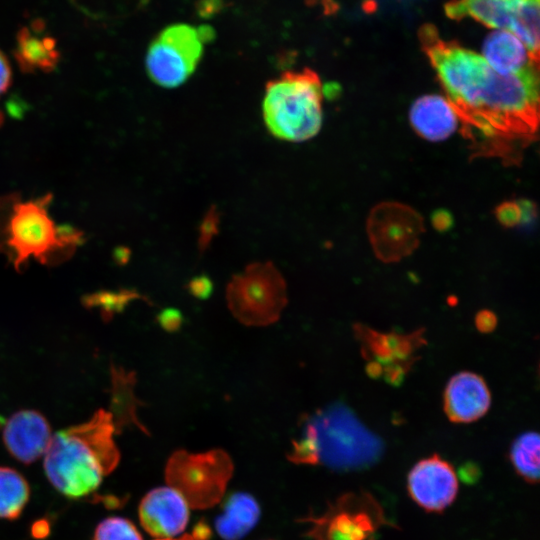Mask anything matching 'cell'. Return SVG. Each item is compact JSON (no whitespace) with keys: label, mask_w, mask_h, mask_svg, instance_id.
<instances>
[{"label":"cell","mask_w":540,"mask_h":540,"mask_svg":"<svg viewBox=\"0 0 540 540\" xmlns=\"http://www.w3.org/2000/svg\"><path fill=\"white\" fill-rule=\"evenodd\" d=\"M419 38L475 153L516 162L537 133L538 70L500 74L482 55L443 40L430 24Z\"/></svg>","instance_id":"obj_1"},{"label":"cell","mask_w":540,"mask_h":540,"mask_svg":"<svg viewBox=\"0 0 540 540\" xmlns=\"http://www.w3.org/2000/svg\"><path fill=\"white\" fill-rule=\"evenodd\" d=\"M112 414L100 409L89 420L52 435L44 471L52 486L70 499L95 492L120 461Z\"/></svg>","instance_id":"obj_2"},{"label":"cell","mask_w":540,"mask_h":540,"mask_svg":"<svg viewBox=\"0 0 540 540\" xmlns=\"http://www.w3.org/2000/svg\"><path fill=\"white\" fill-rule=\"evenodd\" d=\"M50 202L51 195L33 200L0 196V254L19 272L31 259L58 265L83 242L82 232L55 224L48 212Z\"/></svg>","instance_id":"obj_3"},{"label":"cell","mask_w":540,"mask_h":540,"mask_svg":"<svg viewBox=\"0 0 540 540\" xmlns=\"http://www.w3.org/2000/svg\"><path fill=\"white\" fill-rule=\"evenodd\" d=\"M383 451L381 439L345 405L336 404L307 419L287 458L296 464L323 465L338 471L369 467Z\"/></svg>","instance_id":"obj_4"},{"label":"cell","mask_w":540,"mask_h":540,"mask_svg":"<svg viewBox=\"0 0 540 540\" xmlns=\"http://www.w3.org/2000/svg\"><path fill=\"white\" fill-rule=\"evenodd\" d=\"M323 89L311 69L286 71L265 87L262 115L276 138L302 142L313 138L322 125Z\"/></svg>","instance_id":"obj_5"},{"label":"cell","mask_w":540,"mask_h":540,"mask_svg":"<svg viewBox=\"0 0 540 540\" xmlns=\"http://www.w3.org/2000/svg\"><path fill=\"white\" fill-rule=\"evenodd\" d=\"M228 308L246 326H267L280 318L288 299L286 283L270 261L249 264L226 288Z\"/></svg>","instance_id":"obj_6"},{"label":"cell","mask_w":540,"mask_h":540,"mask_svg":"<svg viewBox=\"0 0 540 540\" xmlns=\"http://www.w3.org/2000/svg\"><path fill=\"white\" fill-rule=\"evenodd\" d=\"M232 471V461L221 449L204 453L178 450L169 458L165 476L190 507L205 509L221 499Z\"/></svg>","instance_id":"obj_7"},{"label":"cell","mask_w":540,"mask_h":540,"mask_svg":"<svg viewBox=\"0 0 540 540\" xmlns=\"http://www.w3.org/2000/svg\"><path fill=\"white\" fill-rule=\"evenodd\" d=\"M301 521L313 540H376L378 531L391 525L380 502L365 491L342 494L321 514Z\"/></svg>","instance_id":"obj_8"},{"label":"cell","mask_w":540,"mask_h":540,"mask_svg":"<svg viewBox=\"0 0 540 540\" xmlns=\"http://www.w3.org/2000/svg\"><path fill=\"white\" fill-rule=\"evenodd\" d=\"M539 0H451L444 9L453 20L471 18L515 35L539 62Z\"/></svg>","instance_id":"obj_9"},{"label":"cell","mask_w":540,"mask_h":540,"mask_svg":"<svg viewBox=\"0 0 540 540\" xmlns=\"http://www.w3.org/2000/svg\"><path fill=\"white\" fill-rule=\"evenodd\" d=\"M202 55L203 43L196 28L183 23L170 25L148 47V76L161 87H178L194 73Z\"/></svg>","instance_id":"obj_10"},{"label":"cell","mask_w":540,"mask_h":540,"mask_svg":"<svg viewBox=\"0 0 540 540\" xmlns=\"http://www.w3.org/2000/svg\"><path fill=\"white\" fill-rule=\"evenodd\" d=\"M354 333L361 343L365 360L374 361L382 367V376L391 385L397 386L418 359L416 351L426 343L423 330L410 334L382 333L365 325L355 324Z\"/></svg>","instance_id":"obj_11"},{"label":"cell","mask_w":540,"mask_h":540,"mask_svg":"<svg viewBox=\"0 0 540 540\" xmlns=\"http://www.w3.org/2000/svg\"><path fill=\"white\" fill-rule=\"evenodd\" d=\"M458 489L453 466L438 454L419 460L407 475L410 498L427 512H443L456 499Z\"/></svg>","instance_id":"obj_12"},{"label":"cell","mask_w":540,"mask_h":540,"mask_svg":"<svg viewBox=\"0 0 540 540\" xmlns=\"http://www.w3.org/2000/svg\"><path fill=\"white\" fill-rule=\"evenodd\" d=\"M190 506L173 487H158L141 500L138 515L142 527L157 539L174 538L184 531Z\"/></svg>","instance_id":"obj_13"},{"label":"cell","mask_w":540,"mask_h":540,"mask_svg":"<svg viewBox=\"0 0 540 540\" xmlns=\"http://www.w3.org/2000/svg\"><path fill=\"white\" fill-rule=\"evenodd\" d=\"M3 442L19 462L30 464L41 458L50 444L52 433L47 419L35 410H20L3 424Z\"/></svg>","instance_id":"obj_14"},{"label":"cell","mask_w":540,"mask_h":540,"mask_svg":"<svg viewBox=\"0 0 540 540\" xmlns=\"http://www.w3.org/2000/svg\"><path fill=\"white\" fill-rule=\"evenodd\" d=\"M491 404L485 380L472 372L452 376L444 391V411L454 423H470L483 417Z\"/></svg>","instance_id":"obj_15"},{"label":"cell","mask_w":540,"mask_h":540,"mask_svg":"<svg viewBox=\"0 0 540 540\" xmlns=\"http://www.w3.org/2000/svg\"><path fill=\"white\" fill-rule=\"evenodd\" d=\"M42 20L21 27L16 35L14 57L22 71L49 72L58 64L60 53L54 37L47 33Z\"/></svg>","instance_id":"obj_16"},{"label":"cell","mask_w":540,"mask_h":540,"mask_svg":"<svg viewBox=\"0 0 540 540\" xmlns=\"http://www.w3.org/2000/svg\"><path fill=\"white\" fill-rule=\"evenodd\" d=\"M483 57L495 71L503 75L538 70V62L531 58L524 44L506 30H495L486 37Z\"/></svg>","instance_id":"obj_17"},{"label":"cell","mask_w":540,"mask_h":540,"mask_svg":"<svg viewBox=\"0 0 540 540\" xmlns=\"http://www.w3.org/2000/svg\"><path fill=\"white\" fill-rule=\"evenodd\" d=\"M413 128L423 138L431 141L444 140L457 126V116L448 101L439 95L419 98L410 111Z\"/></svg>","instance_id":"obj_18"},{"label":"cell","mask_w":540,"mask_h":540,"mask_svg":"<svg viewBox=\"0 0 540 540\" xmlns=\"http://www.w3.org/2000/svg\"><path fill=\"white\" fill-rule=\"evenodd\" d=\"M260 507L248 493H234L226 501L223 513L215 522L219 536L224 540H240L257 524Z\"/></svg>","instance_id":"obj_19"},{"label":"cell","mask_w":540,"mask_h":540,"mask_svg":"<svg viewBox=\"0 0 540 540\" xmlns=\"http://www.w3.org/2000/svg\"><path fill=\"white\" fill-rule=\"evenodd\" d=\"M112 389L110 413L113 416L117 432L129 424L135 425L145 434H149L147 428L139 421L136 412L137 407L144 405L134 394L136 383L135 372H127L121 367L111 366Z\"/></svg>","instance_id":"obj_20"},{"label":"cell","mask_w":540,"mask_h":540,"mask_svg":"<svg viewBox=\"0 0 540 540\" xmlns=\"http://www.w3.org/2000/svg\"><path fill=\"white\" fill-rule=\"evenodd\" d=\"M30 497V486L25 477L10 467H0V518L17 519Z\"/></svg>","instance_id":"obj_21"},{"label":"cell","mask_w":540,"mask_h":540,"mask_svg":"<svg viewBox=\"0 0 540 540\" xmlns=\"http://www.w3.org/2000/svg\"><path fill=\"white\" fill-rule=\"evenodd\" d=\"M540 441L536 432H525L512 443L509 452L510 462L516 473L527 483L539 481Z\"/></svg>","instance_id":"obj_22"},{"label":"cell","mask_w":540,"mask_h":540,"mask_svg":"<svg viewBox=\"0 0 540 540\" xmlns=\"http://www.w3.org/2000/svg\"><path fill=\"white\" fill-rule=\"evenodd\" d=\"M134 300H144L152 304L146 296L133 289L91 293L83 297V304L87 308L99 310L102 317L109 321L115 314L121 313Z\"/></svg>","instance_id":"obj_23"},{"label":"cell","mask_w":540,"mask_h":540,"mask_svg":"<svg viewBox=\"0 0 540 540\" xmlns=\"http://www.w3.org/2000/svg\"><path fill=\"white\" fill-rule=\"evenodd\" d=\"M92 540H143L135 525L126 518L113 516L102 520Z\"/></svg>","instance_id":"obj_24"},{"label":"cell","mask_w":540,"mask_h":540,"mask_svg":"<svg viewBox=\"0 0 540 540\" xmlns=\"http://www.w3.org/2000/svg\"><path fill=\"white\" fill-rule=\"evenodd\" d=\"M159 326L168 333H174L180 330L183 325L184 317L180 310L172 307L162 309L156 316Z\"/></svg>","instance_id":"obj_25"},{"label":"cell","mask_w":540,"mask_h":540,"mask_svg":"<svg viewBox=\"0 0 540 540\" xmlns=\"http://www.w3.org/2000/svg\"><path fill=\"white\" fill-rule=\"evenodd\" d=\"M188 292L199 300L208 299L213 293V282L207 275L193 277L186 285Z\"/></svg>","instance_id":"obj_26"},{"label":"cell","mask_w":540,"mask_h":540,"mask_svg":"<svg viewBox=\"0 0 540 540\" xmlns=\"http://www.w3.org/2000/svg\"><path fill=\"white\" fill-rule=\"evenodd\" d=\"M475 325L479 332L490 333L497 326V317L491 310H480L475 316Z\"/></svg>","instance_id":"obj_27"},{"label":"cell","mask_w":540,"mask_h":540,"mask_svg":"<svg viewBox=\"0 0 540 540\" xmlns=\"http://www.w3.org/2000/svg\"><path fill=\"white\" fill-rule=\"evenodd\" d=\"M223 6V0H199L196 5V11L202 18H211L218 14Z\"/></svg>","instance_id":"obj_28"},{"label":"cell","mask_w":540,"mask_h":540,"mask_svg":"<svg viewBox=\"0 0 540 540\" xmlns=\"http://www.w3.org/2000/svg\"><path fill=\"white\" fill-rule=\"evenodd\" d=\"M12 72L10 63L5 54L0 50V95L4 93L11 84Z\"/></svg>","instance_id":"obj_29"},{"label":"cell","mask_w":540,"mask_h":540,"mask_svg":"<svg viewBox=\"0 0 540 540\" xmlns=\"http://www.w3.org/2000/svg\"><path fill=\"white\" fill-rule=\"evenodd\" d=\"M196 31L203 44L211 42L216 36L215 30L210 25H201Z\"/></svg>","instance_id":"obj_30"},{"label":"cell","mask_w":540,"mask_h":540,"mask_svg":"<svg viewBox=\"0 0 540 540\" xmlns=\"http://www.w3.org/2000/svg\"><path fill=\"white\" fill-rule=\"evenodd\" d=\"M156 540H197L196 536H192V535H184L182 537H179V538H166V539H156Z\"/></svg>","instance_id":"obj_31"}]
</instances>
